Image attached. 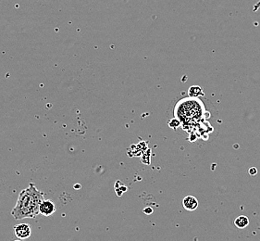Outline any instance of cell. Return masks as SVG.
Returning a JSON list of instances; mask_svg holds the SVG:
<instances>
[{
    "mask_svg": "<svg viewBox=\"0 0 260 241\" xmlns=\"http://www.w3.org/2000/svg\"><path fill=\"white\" fill-rule=\"evenodd\" d=\"M182 205L184 207V209L189 212H192L196 210L198 208V200L192 196H186L183 201H182Z\"/></svg>",
    "mask_w": 260,
    "mask_h": 241,
    "instance_id": "obj_5",
    "label": "cell"
},
{
    "mask_svg": "<svg viewBox=\"0 0 260 241\" xmlns=\"http://www.w3.org/2000/svg\"><path fill=\"white\" fill-rule=\"evenodd\" d=\"M56 212V206L52 200L44 199L40 204V215L44 216H50Z\"/></svg>",
    "mask_w": 260,
    "mask_h": 241,
    "instance_id": "obj_4",
    "label": "cell"
},
{
    "mask_svg": "<svg viewBox=\"0 0 260 241\" xmlns=\"http://www.w3.org/2000/svg\"><path fill=\"white\" fill-rule=\"evenodd\" d=\"M31 226L28 224H21L14 226V234L19 239H26L31 236Z\"/></svg>",
    "mask_w": 260,
    "mask_h": 241,
    "instance_id": "obj_3",
    "label": "cell"
},
{
    "mask_svg": "<svg viewBox=\"0 0 260 241\" xmlns=\"http://www.w3.org/2000/svg\"><path fill=\"white\" fill-rule=\"evenodd\" d=\"M44 193L39 191L34 184L21 191L11 215L15 220L37 218L40 215V204L44 200Z\"/></svg>",
    "mask_w": 260,
    "mask_h": 241,
    "instance_id": "obj_1",
    "label": "cell"
},
{
    "mask_svg": "<svg viewBox=\"0 0 260 241\" xmlns=\"http://www.w3.org/2000/svg\"><path fill=\"white\" fill-rule=\"evenodd\" d=\"M234 225L239 229H244L249 225V219L245 215H240L234 221Z\"/></svg>",
    "mask_w": 260,
    "mask_h": 241,
    "instance_id": "obj_6",
    "label": "cell"
},
{
    "mask_svg": "<svg viewBox=\"0 0 260 241\" xmlns=\"http://www.w3.org/2000/svg\"><path fill=\"white\" fill-rule=\"evenodd\" d=\"M144 213H145L146 215H151V214L153 213V210H152L151 208H146V209L144 210Z\"/></svg>",
    "mask_w": 260,
    "mask_h": 241,
    "instance_id": "obj_8",
    "label": "cell"
},
{
    "mask_svg": "<svg viewBox=\"0 0 260 241\" xmlns=\"http://www.w3.org/2000/svg\"><path fill=\"white\" fill-rule=\"evenodd\" d=\"M257 173V170L255 168H250L249 169V174L250 175H255Z\"/></svg>",
    "mask_w": 260,
    "mask_h": 241,
    "instance_id": "obj_7",
    "label": "cell"
},
{
    "mask_svg": "<svg viewBox=\"0 0 260 241\" xmlns=\"http://www.w3.org/2000/svg\"><path fill=\"white\" fill-rule=\"evenodd\" d=\"M203 108L202 102L198 99H184L178 104L176 116L183 124L192 125L203 118Z\"/></svg>",
    "mask_w": 260,
    "mask_h": 241,
    "instance_id": "obj_2",
    "label": "cell"
}]
</instances>
